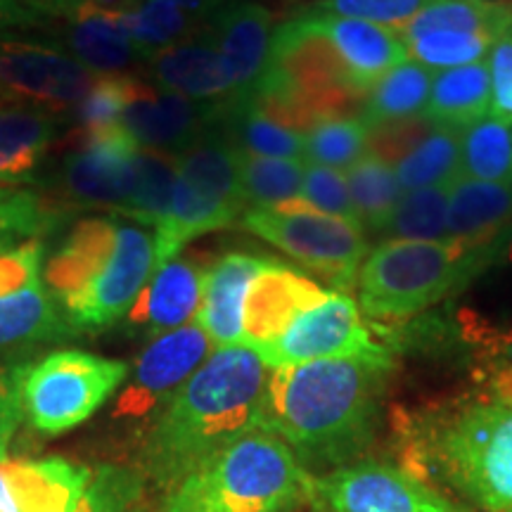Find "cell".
Listing matches in <instances>:
<instances>
[{
	"label": "cell",
	"instance_id": "obj_50",
	"mask_svg": "<svg viewBox=\"0 0 512 512\" xmlns=\"http://www.w3.org/2000/svg\"><path fill=\"white\" fill-rule=\"evenodd\" d=\"M29 3L41 17L43 15H69L72 17L83 3H88V0H29Z\"/></svg>",
	"mask_w": 512,
	"mask_h": 512
},
{
	"label": "cell",
	"instance_id": "obj_31",
	"mask_svg": "<svg viewBox=\"0 0 512 512\" xmlns=\"http://www.w3.org/2000/svg\"><path fill=\"white\" fill-rule=\"evenodd\" d=\"M460 176L512 183V121L484 117L460 128Z\"/></svg>",
	"mask_w": 512,
	"mask_h": 512
},
{
	"label": "cell",
	"instance_id": "obj_6",
	"mask_svg": "<svg viewBox=\"0 0 512 512\" xmlns=\"http://www.w3.org/2000/svg\"><path fill=\"white\" fill-rule=\"evenodd\" d=\"M489 256L458 240H384L358 271L363 311L373 320L411 318L465 285Z\"/></svg>",
	"mask_w": 512,
	"mask_h": 512
},
{
	"label": "cell",
	"instance_id": "obj_45",
	"mask_svg": "<svg viewBox=\"0 0 512 512\" xmlns=\"http://www.w3.org/2000/svg\"><path fill=\"white\" fill-rule=\"evenodd\" d=\"M126 105V74H100L95 76L91 91L81 100L79 124L83 131L119 126L121 112Z\"/></svg>",
	"mask_w": 512,
	"mask_h": 512
},
{
	"label": "cell",
	"instance_id": "obj_27",
	"mask_svg": "<svg viewBox=\"0 0 512 512\" xmlns=\"http://www.w3.org/2000/svg\"><path fill=\"white\" fill-rule=\"evenodd\" d=\"M74 332L43 280L15 294H0V349L48 342Z\"/></svg>",
	"mask_w": 512,
	"mask_h": 512
},
{
	"label": "cell",
	"instance_id": "obj_38",
	"mask_svg": "<svg viewBox=\"0 0 512 512\" xmlns=\"http://www.w3.org/2000/svg\"><path fill=\"white\" fill-rule=\"evenodd\" d=\"M368 155V126L358 117L320 121L306 133V164L347 171Z\"/></svg>",
	"mask_w": 512,
	"mask_h": 512
},
{
	"label": "cell",
	"instance_id": "obj_9",
	"mask_svg": "<svg viewBox=\"0 0 512 512\" xmlns=\"http://www.w3.org/2000/svg\"><path fill=\"white\" fill-rule=\"evenodd\" d=\"M242 228L342 290L356 285L368 256L363 226L323 214L302 200L271 209H249L242 216Z\"/></svg>",
	"mask_w": 512,
	"mask_h": 512
},
{
	"label": "cell",
	"instance_id": "obj_32",
	"mask_svg": "<svg viewBox=\"0 0 512 512\" xmlns=\"http://www.w3.org/2000/svg\"><path fill=\"white\" fill-rule=\"evenodd\" d=\"M119 17L145 60L157 50L200 36L207 29V17L192 15L169 0H140L136 8Z\"/></svg>",
	"mask_w": 512,
	"mask_h": 512
},
{
	"label": "cell",
	"instance_id": "obj_47",
	"mask_svg": "<svg viewBox=\"0 0 512 512\" xmlns=\"http://www.w3.org/2000/svg\"><path fill=\"white\" fill-rule=\"evenodd\" d=\"M486 64L491 76V117L512 121V27L496 38Z\"/></svg>",
	"mask_w": 512,
	"mask_h": 512
},
{
	"label": "cell",
	"instance_id": "obj_49",
	"mask_svg": "<svg viewBox=\"0 0 512 512\" xmlns=\"http://www.w3.org/2000/svg\"><path fill=\"white\" fill-rule=\"evenodd\" d=\"M38 19L41 15L31 8L29 0H0V29L34 24Z\"/></svg>",
	"mask_w": 512,
	"mask_h": 512
},
{
	"label": "cell",
	"instance_id": "obj_28",
	"mask_svg": "<svg viewBox=\"0 0 512 512\" xmlns=\"http://www.w3.org/2000/svg\"><path fill=\"white\" fill-rule=\"evenodd\" d=\"M226 138L242 155L271 159H302L306 155V133L292 131L266 117L245 100H233L221 119Z\"/></svg>",
	"mask_w": 512,
	"mask_h": 512
},
{
	"label": "cell",
	"instance_id": "obj_43",
	"mask_svg": "<svg viewBox=\"0 0 512 512\" xmlns=\"http://www.w3.org/2000/svg\"><path fill=\"white\" fill-rule=\"evenodd\" d=\"M302 202H306L316 211H323V214L337 216V219L358 223V226H361L354 202H351L347 178H344L342 171L318 164H306Z\"/></svg>",
	"mask_w": 512,
	"mask_h": 512
},
{
	"label": "cell",
	"instance_id": "obj_11",
	"mask_svg": "<svg viewBox=\"0 0 512 512\" xmlns=\"http://www.w3.org/2000/svg\"><path fill=\"white\" fill-rule=\"evenodd\" d=\"M306 501L318 512H467L399 467L356 463L306 479Z\"/></svg>",
	"mask_w": 512,
	"mask_h": 512
},
{
	"label": "cell",
	"instance_id": "obj_10",
	"mask_svg": "<svg viewBox=\"0 0 512 512\" xmlns=\"http://www.w3.org/2000/svg\"><path fill=\"white\" fill-rule=\"evenodd\" d=\"M256 354L268 368L354 356L394 361L392 351L375 337L347 292H328L325 302L302 313L283 337Z\"/></svg>",
	"mask_w": 512,
	"mask_h": 512
},
{
	"label": "cell",
	"instance_id": "obj_14",
	"mask_svg": "<svg viewBox=\"0 0 512 512\" xmlns=\"http://www.w3.org/2000/svg\"><path fill=\"white\" fill-rule=\"evenodd\" d=\"M226 110L228 105L190 100L155 81L126 74V105L119 126L138 147L178 157L221 124Z\"/></svg>",
	"mask_w": 512,
	"mask_h": 512
},
{
	"label": "cell",
	"instance_id": "obj_33",
	"mask_svg": "<svg viewBox=\"0 0 512 512\" xmlns=\"http://www.w3.org/2000/svg\"><path fill=\"white\" fill-rule=\"evenodd\" d=\"M178 178V157L140 147L136 157V183L126 207L119 211L147 228H159L169 216L171 197Z\"/></svg>",
	"mask_w": 512,
	"mask_h": 512
},
{
	"label": "cell",
	"instance_id": "obj_41",
	"mask_svg": "<svg viewBox=\"0 0 512 512\" xmlns=\"http://www.w3.org/2000/svg\"><path fill=\"white\" fill-rule=\"evenodd\" d=\"M72 512H145L143 484L128 470L100 467L91 472V479Z\"/></svg>",
	"mask_w": 512,
	"mask_h": 512
},
{
	"label": "cell",
	"instance_id": "obj_53",
	"mask_svg": "<svg viewBox=\"0 0 512 512\" xmlns=\"http://www.w3.org/2000/svg\"><path fill=\"white\" fill-rule=\"evenodd\" d=\"M510 512H512V510H510Z\"/></svg>",
	"mask_w": 512,
	"mask_h": 512
},
{
	"label": "cell",
	"instance_id": "obj_17",
	"mask_svg": "<svg viewBox=\"0 0 512 512\" xmlns=\"http://www.w3.org/2000/svg\"><path fill=\"white\" fill-rule=\"evenodd\" d=\"M207 268L209 261L197 256L178 254L164 261L124 316L128 328L155 339L188 325L200 311Z\"/></svg>",
	"mask_w": 512,
	"mask_h": 512
},
{
	"label": "cell",
	"instance_id": "obj_51",
	"mask_svg": "<svg viewBox=\"0 0 512 512\" xmlns=\"http://www.w3.org/2000/svg\"><path fill=\"white\" fill-rule=\"evenodd\" d=\"M169 3H174V5H178V8L192 12V15L209 17V15H214L216 10H221L223 5L233 3V0H169Z\"/></svg>",
	"mask_w": 512,
	"mask_h": 512
},
{
	"label": "cell",
	"instance_id": "obj_37",
	"mask_svg": "<svg viewBox=\"0 0 512 512\" xmlns=\"http://www.w3.org/2000/svg\"><path fill=\"white\" fill-rule=\"evenodd\" d=\"M304 171L306 162L302 159L252 157L240 152L242 195L254 209H271L302 200Z\"/></svg>",
	"mask_w": 512,
	"mask_h": 512
},
{
	"label": "cell",
	"instance_id": "obj_35",
	"mask_svg": "<svg viewBox=\"0 0 512 512\" xmlns=\"http://www.w3.org/2000/svg\"><path fill=\"white\" fill-rule=\"evenodd\" d=\"M403 192L453 185L460 178V128L434 126L422 143L394 166Z\"/></svg>",
	"mask_w": 512,
	"mask_h": 512
},
{
	"label": "cell",
	"instance_id": "obj_48",
	"mask_svg": "<svg viewBox=\"0 0 512 512\" xmlns=\"http://www.w3.org/2000/svg\"><path fill=\"white\" fill-rule=\"evenodd\" d=\"M22 387L19 368H0V463L8 456L12 434L22 420Z\"/></svg>",
	"mask_w": 512,
	"mask_h": 512
},
{
	"label": "cell",
	"instance_id": "obj_5",
	"mask_svg": "<svg viewBox=\"0 0 512 512\" xmlns=\"http://www.w3.org/2000/svg\"><path fill=\"white\" fill-rule=\"evenodd\" d=\"M306 479L283 439L252 430L181 479L164 512H285L306 498Z\"/></svg>",
	"mask_w": 512,
	"mask_h": 512
},
{
	"label": "cell",
	"instance_id": "obj_22",
	"mask_svg": "<svg viewBox=\"0 0 512 512\" xmlns=\"http://www.w3.org/2000/svg\"><path fill=\"white\" fill-rule=\"evenodd\" d=\"M309 15V12H306ZM318 27L325 31L339 57L347 64L351 79L363 93L373 91V86L384 74L392 72L408 57V46L399 31L382 27V24L366 22V19L335 17V15H311Z\"/></svg>",
	"mask_w": 512,
	"mask_h": 512
},
{
	"label": "cell",
	"instance_id": "obj_23",
	"mask_svg": "<svg viewBox=\"0 0 512 512\" xmlns=\"http://www.w3.org/2000/svg\"><path fill=\"white\" fill-rule=\"evenodd\" d=\"M512 223V183H486L460 176L448 195V240L489 249Z\"/></svg>",
	"mask_w": 512,
	"mask_h": 512
},
{
	"label": "cell",
	"instance_id": "obj_40",
	"mask_svg": "<svg viewBox=\"0 0 512 512\" xmlns=\"http://www.w3.org/2000/svg\"><path fill=\"white\" fill-rule=\"evenodd\" d=\"M472 377L489 401L512 403V325L475 332Z\"/></svg>",
	"mask_w": 512,
	"mask_h": 512
},
{
	"label": "cell",
	"instance_id": "obj_52",
	"mask_svg": "<svg viewBox=\"0 0 512 512\" xmlns=\"http://www.w3.org/2000/svg\"><path fill=\"white\" fill-rule=\"evenodd\" d=\"M503 259L512 266V228H510V233H508V240H505V245H503Z\"/></svg>",
	"mask_w": 512,
	"mask_h": 512
},
{
	"label": "cell",
	"instance_id": "obj_19",
	"mask_svg": "<svg viewBox=\"0 0 512 512\" xmlns=\"http://www.w3.org/2000/svg\"><path fill=\"white\" fill-rule=\"evenodd\" d=\"M145 64L157 86L185 98L214 105H230L235 100V81L209 29L176 46L157 50Z\"/></svg>",
	"mask_w": 512,
	"mask_h": 512
},
{
	"label": "cell",
	"instance_id": "obj_34",
	"mask_svg": "<svg viewBox=\"0 0 512 512\" xmlns=\"http://www.w3.org/2000/svg\"><path fill=\"white\" fill-rule=\"evenodd\" d=\"M344 178L363 230L380 235L403 195L394 166L373 155H363L351 169L344 171Z\"/></svg>",
	"mask_w": 512,
	"mask_h": 512
},
{
	"label": "cell",
	"instance_id": "obj_16",
	"mask_svg": "<svg viewBox=\"0 0 512 512\" xmlns=\"http://www.w3.org/2000/svg\"><path fill=\"white\" fill-rule=\"evenodd\" d=\"M328 292L297 268L271 259L256 273L245 297L242 332L245 347L259 351L285 335V330L313 306L325 302Z\"/></svg>",
	"mask_w": 512,
	"mask_h": 512
},
{
	"label": "cell",
	"instance_id": "obj_36",
	"mask_svg": "<svg viewBox=\"0 0 512 512\" xmlns=\"http://www.w3.org/2000/svg\"><path fill=\"white\" fill-rule=\"evenodd\" d=\"M448 195H451V185L403 192L380 238L420 242L448 240Z\"/></svg>",
	"mask_w": 512,
	"mask_h": 512
},
{
	"label": "cell",
	"instance_id": "obj_46",
	"mask_svg": "<svg viewBox=\"0 0 512 512\" xmlns=\"http://www.w3.org/2000/svg\"><path fill=\"white\" fill-rule=\"evenodd\" d=\"M41 259L43 245L38 240L22 242L0 254V294H15L41 283Z\"/></svg>",
	"mask_w": 512,
	"mask_h": 512
},
{
	"label": "cell",
	"instance_id": "obj_12",
	"mask_svg": "<svg viewBox=\"0 0 512 512\" xmlns=\"http://www.w3.org/2000/svg\"><path fill=\"white\" fill-rule=\"evenodd\" d=\"M95 76L69 50L38 41H0V98L12 105L53 114L72 110L91 91Z\"/></svg>",
	"mask_w": 512,
	"mask_h": 512
},
{
	"label": "cell",
	"instance_id": "obj_30",
	"mask_svg": "<svg viewBox=\"0 0 512 512\" xmlns=\"http://www.w3.org/2000/svg\"><path fill=\"white\" fill-rule=\"evenodd\" d=\"M512 27V8L486 0H432L399 34L413 38L432 31L503 36Z\"/></svg>",
	"mask_w": 512,
	"mask_h": 512
},
{
	"label": "cell",
	"instance_id": "obj_44",
	"mask_svg": "<svg viewBox=\"0 0 512 512\" xmlns=\"http://www.w3.org/2000/svg\"><path fill=\"white\" fill-rule=\"evenodd\" d=\"M434 124L425 114L399 121H387L368 128V155H373L389 166L401 164L422 140L430 136Z\"/></svg>",
	"mask_w": 512,
	"mask_h": 512
},
{
	"label": "cell",
	"instance_id": "obj_13",
	"mask_svg": "<svg viewBox=\"0 0 512 512\" xmlns=\"http://www.w3.org/2000/svg\"><path fill=\"white\" fill-rule=\"evenodd\" d=\"M214 351L207 332L197 323L155 337L138 356L131 380L114 403L112 418L121 422L152 420Z\"/></svg>",
	"mask_w": 512,
	"mask_h": 512
},
{
	"label": "cell",
	"instance_id": "obj_18",
	"mask_svg": "<svg viewBox=\"0 0 512 512\" xmlns=\"http://www.w3.org/2000/svg\"><path fill=\"white\" fill-rule=\"evenodd\" d=\"M268 261L271 256L247 252V249H230L219 259L209 261L195 323L207 332L214 349L245 347V332H242L245 297L256 273Z\"/></svg>",
	"mask_w": 512,
	"mask_h": 512
},
{
	"label": "cell",
	"instance_id": "obj_7",
	"mask_svg": "<svg viewBox=\"0 0 512 512\" xmlns=\"http://www.w3.org/2000/svg\"><path fill=\"white\" fill-rule=\"evenodd\" d=\"M422 451L467 501L512 510V403L484 401L444 415L425 434Z\"/></svg>",
	"mask_w": 512,
	"mask_h": 512
},
{
	"label": "cell",
	"instance_id": "obj_29",
	"mask_svg": "<svg viewBox=\"0 0 512 512\" xmlns=\"http://www.w3.org/2000/svg\"><path fill=\"white\" fill-rule=\"evenodd\" d=\"M432 81L434 72L430 67L406 60L375 83L373 91L368 93L361 121L370 128L387 121L418 117L430 100Z\"/></svg>",
	"mask_w": 512,
	"mask_h": 512
},
{
	"label": "cell",
	"instance_id": "obj_21",
	"mask_svg": "<svg viewBox=\"0 0 512 512\" xmlns=\"http://www.w3.org/2000/svg\"><path fill=\"white\" fill-rule=\"evenodd\" d=\"M207 29L235 81V100L245 98L266 67L273 36L271 12L233 0L207 17Z\"/></svg>",
	"mask_w": 512,
	"mask_h": 512
},
{
	"label": "cell",
	"instance_id": "obj_26",
	"mask_svg": "<svg viewBox=\"0 0 512 512\" xmlns=\"http://www.w3.org/2000/svg\"><path fill=\"white\" fill-rule=\"evenodd\" d=\"M491 110V76L486 60L434 74L425 117L434 126L465 128Z\"/></svg>",
	"mask_w": 512,
	"mask_h": 512
},
{
	"label": "cell",
	"instance_id": "obj_8",
	"mask_svg": "<svg viewBox=\"0 0 512 512\" xmlns=\"http://www.w3.org/2000/svg\"><path fill=\"white\" fill-rule=\"evenodd\" d=\"M126 377L128 363L124 361L79 349L53 351L19 368L24 415L43 434L74 430L105 406Z\"/></svg>",
	"mask_w": 512,
	"mask_h": 512
},
{
	"label": "cell",
	"instance_id": "obj_42",
	"mask_svg": "<svg viewBox=\"0 0 512 512\" xmlns=\"http://www.w3.org/2000/svg\"><path fill=\"white\" fill-rule=\"evenodd\" d=\"M430 3L432 0H320V3L311 5L306 12L309 15L366 19V22L401 31Z\"/></svg>",
	"mask_w": 512,
	"mask_h": 512
},
{
	"label": "cell",
	"instance_id": "obj_1",
	"mask_svg": "<svg viewBox=\"0 0 512 512\" xmlns=\"http://www.w3.org/2000/svg\"><path fill=\"white\" fill-rule=\"evenodd\" d=\"M392 368L394 361L356 356L271 368L261 430L316 463H347L373 439Z\"/></svg>",
	"mask_w": 512,
	"mask_h": 512
},
{
	"label": "cell",
	"instance_id": "obj_39",
	"mask_svg": "<svg viewBox=\"0 0 512 512\" xmlns=\"http://www.w3.org/2000/svg\"><path fill=\"white\" fill-rule=\"evenodd\" d=\"M408 57L430 69H453L482 62L489 55L496 36L491 34H456V31H432L413 38H403Z\"/></svg>",
	"mask_w": 512,
	"mask_h": 512
},
{
	"label": "cell",
	"instance_id": "obj_4",
	"mask_svg": "<svg viewBox=\"0 0 512 512\" xmlns=\"http://www.w3.org/2000/svg\"><path fill=\"white\" fill-rule=\"evenodd\" d=\"M240 100L292 131L309 133L320 121L361 119L368 93L351 79L316 17L302 15L273 31L264 72Z\"/></svg>",
	"mask_w": 512,
	"mask_h": 512
},
{
	"label": "cell",
	"instance_id": "obj_25",
	"mask_svg": "<svg viewBox=\"0 0 512 512\" xmlns=\"http://www.w3.org/2000/svg\"><path fill=\"white\" fill-rule=\"evenodd\" d=\"M53 112L27 105L0 107V185L27 178L55 138Z\"/></svg>",
	"mask_w": 512,
	"mask_h": 512
},
{
	"label": "cell",
	"instance_id": "obj_24",
	"mask_svg": "<svg viewBox=\"0 0 512 512\" xmlns=\"http://www.w3.org/2000/svg\"><path fill=\"white\" fill-rule=\"evenodd\" d=\"M67 29V46L76 60L93 74H119L128 67L145 64V55L131 41L119 15L81 5Z\"/></svg>",
	"mask_w": 512,
	"mask_h": 512
},
{
	"label": "cell",
	"instance_id": "obj_2",
	"mask_svg": "<svg viewBox=\"0 0 512 512\" xmlns=\"http://www.w3.org/2000/svg\"><path fill=\"white\" fill-rule=\"evenodd\" d=\"M271 370L249 347L216 349L150 422L145 463L171 491L221 448L261 430Z\"/></svg>",
	"mask_w": 512,
	"mask_h": 512
},
{
	"label": "cell",
	"instance_id": "obj_20",
	"mask_svg": "<svg viewBox=\"0 0 512 512\" xmlns=\"http://www.w3.org/2000/svg\"><path fill=\"white\" fill-rule=\"evenodd\" d=\"M91 470L67 460H3L0 512H72Z\"/></svg>",
	"mask_w": 512,
	"mask_h": 512
},
{
	"label": "cell",
	"instance_id": "obj_15",
	"mask_svg": "<svg viewBox=\"0 0 512 512\" xmlns=\"http://www.w3.org/2000/svg\"><path fill=\"white\" fill-rule=\"evenodd\" d=\"M140 147L121 126L83 131L60 166V192L74 207H126Z\"/></svg>",
	"mask_w": 512,
	"mask_h": 512
},
{
	"label": "cell",
	"instance_id": "obj_3",
	"mask_svg": "<svg viewBox=\"0 0 512 512\" xmlns=\"http://www.w3.org/2000/svg\"><path fill=\"white\" fill-rule=\"evenodd\" d=\"M157 271L155 233L136 221H79L46 264V285L74 332L105 330Z\"/></svg>",
	"mask_w": 512,
	"mask_h": 512
}]
</instances>
